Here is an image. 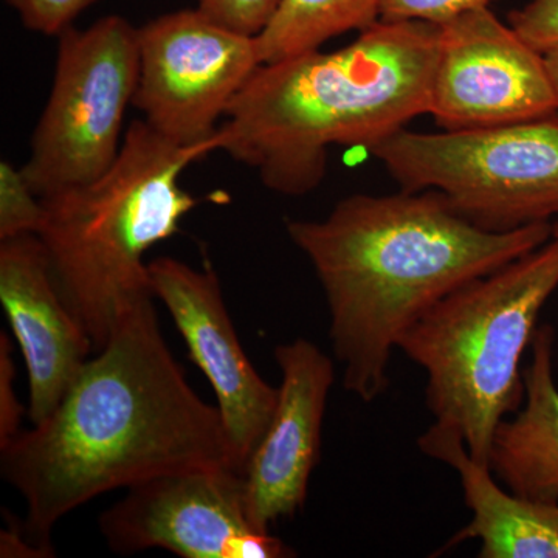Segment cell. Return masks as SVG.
I'll use <instances>...</instances> for the list:
<instances>
[{
    "instance_id": "12",
    "label": "cell",
    "mask_w": 558,
    "mask_h": 558,
    "mask_svg": "<svg viewBox=\"0 0 558 558\" xmlns=\"http://www.w3.org/2000/svg\"><path fill=\"white\" fill-rule=\"evenodd\" d=\"M275 360L281 371L277 409L242 472L248 519L264 532L306 502L336 380L332 360L310 340L278 344Z\"/></svg>"
},
{
    "instance_id": "23",
    "label": "cell",
    "mask_w": 558,
    "mask_h": 558,
    "mask_svg": "<svg viewBox=\"0 0 558 558\" xmlns=\"http://www.w3.org/2000/svg\"><path fill=\"white\" fill-rule=\"evenodd\" d=\"M7 519V527L9 531H2V546H0V556L3 558L10 557H51L49 553L40 549L39 546L31 545V543L25 542V539H32L31 537H25L27 534V529H25V523H22V527H20V520L14 519L11 513Z\"/></svg>"
},
{
    "instance_id": "15",
    "label": "cell",
    "mask_w": 558,
    "mask_h": 558,
    "mask_svg": "<svg viewBox=\"0 0 558 558\" xmlns=\"http://www.w3.org/2000/svg\"><path fill=\"white\" fill-rule=\"evenodd\" d=\"M554 340L549 325L532 340L523 369L524 400L512 417L499 422L487 465L513 495L558 502V388L554 379Z\"/></svg>"
},
{
    "instance_id": "17",
    "label": "cell",
    "mask_w": 558,
    "mask_h": 558,
    "mask_svg": "<svg viewBox=\"0 0 558 558\" xmlns=\"http://www.w3.org/2000/svg\"><path fill=\"white\" fill-rule=\"evenodd\" d=\"M44 215V202L32 190L22 167L0 161V241L38 234Z\"/></svg>"
},
{
    "instance_id": "4",
    "label": "cell",
    "mask_w": 558,
    "mask_h": 558,
    "mask_svg": "<svg viewBox=\"0 0 558 558\" xmlns=\"http://www.w3.org/2000/svg\"><path fill=\"white\" fill-rule=\"evenodd\" d=\"M209 153L208 145H178L135 120L106 174L43 199L46 215L36 236L95 352L132 307L154 299L145 255L178 233L199 204L180 179Z\"/></svg>"
},
{
    "instance_id": "18",
    "label": "cell",
    "mask_w": 558,
    "mask_h": 558,
    "mask_svg": "<svg viewBox=\"0 0 558 558\" xmlns=\"http://www.w3.org/2000/svg\"><path fill=\"white\" fill-rule=\"evenodd\" d=\"M98 0H7L20 14L27 31L47 36H60L73 21Z\"/></svg>"
},
{
    "instance_id": "3",
    "label": "cell",
    "mask_w": 558,
    "mask_h": 558,
    "mask_svg": "<svg viewBox=\"0 0 558 558\" xmlns=\"http://www.w3.org/2000/svg\"><path fill=\"white\" fill-rule=\"evenodd\" d=\"M439 25L384 22L333 51L260 64L231 101L213 150L258 172L266 189L304 196L330 146H371L428 113Z\"/></svg>"
},
{
    "instance_id": "10",
    "label": "cell",
    "mask_w": 558,
    "mask_h": 558,
    "mask_svg": "<svg viewBox=\"0 0 558 558\" xmlns=\"http://www.w3.org/2000/svg\"><path fill=\"white\" fill-rule=\"evenodd\" d=\"M558 112L545 54L488 5L439 24L428 113L444 131L478 130Z\"/></svg>"
},
{
    "instance_id": "11",
    "label": "cell",
    "mask_w": 558,
    "mask_h": 558,
    "mask_svg": "<svg viewBox=\"0 0 558 558\" xmlns=\"http://www.w3.org/2000/svg\"><path fill=\"white\" fill-rule=\"evenodd\" d=\"M148 267L154 299L170 312L191 360L211 384L244 472L277 409L278 388L259 376L242 349L211 267L193 269L170 256L153 259Z\"/></svg>"
},
{
    "instance_id": "20",
    "label": "cell",
    "mask_w": 558,
    "mask_h": 558,
    "mask_svg": "<svg viewBox=\"0 0 558 558\" xmlns=\"http://www.w3.org/2000/svg\"><path fill=\"white\" fill-rule=\"evenodd\" d=\"M509 24L539 53L558 47V0H531L509 14Z\"/></svg>"
},
{
    "instance_id": "1",
    "label": "cell",
    "mask_w": 558,
    "mask_h": 558,
    "mask_svg": "<svg viewBox=\"0 0 558 558\" xmlns=\"http://www.w3.org/2000/svg\"><path fill=\"white\" fill-rule=\"evenodd\" d=\"M46 421L0 449L3 480L27 505L25 529L50 532L90 499L170 473L242 472L216 405L196 395L161 333L154 299L132 307Z\"/></svg>"
},
{
    "instance_id": "22",
    "label": "cell",
    "mask_w": 558,
    "mask_h": 558,
    "mask_svg": "<svg viewBox=\"0 0 558 558\" xmlns=\"http://www.w3.org/2000/svg\"><path fill=\"white\" fill-rule=\"evenodd\" d=\"M16 377V366L13 362V344L7 337L5 330L0 332V449L9 446L11 440L22 432L24 407L17 400L13 381Z\"/></svg>"
},
{
    "instance_id": "13",
    "label": "cell",
    "mask_w": 558,
    "mask_h": 558,
    "mask_svg": "<svg viewBox=\"0 0 558 558\" xmlns=\"http://www.w3.org/2000/svg\"><path fill=\"white\" fill-rule=\"evenodd\" d=\"M0 303L27 366V416L38 425L60 405L94 343L58 292L36 234L0 241Z\"/></svg>"
},
{
    "instance_id": "8",
    "label": "cell",
    "mask_w": 558,
    "mask_h": 558,
    "mask_svg": "<svg viewBox=\"0 0 558 558\" xmlns=\"http://www.w3.org/2000/svg\"><path fill=\"white\" fill-rule=\"evenodd\" d=\"M138 46L132 106L161 137L213 150L231 101L263 64L256 36L230 31L199 9L180 10L140 27Z\"/></svg>"
},
{
    "instance_id": "5",
    "label": "cell",
    "mask_w": 558,
    "mask_h": 558,
    "mask_svg": "<svg viewBox=\"0 0 558 558\" xmlns=\"http://www.w3.org/2000/svg\"><path fill=\"white\" fill-rule=\"evenodd\" d=\"M558 289V238L438 301L399 341L427 374L433 427L487 465L499 422L524 400L521 359Z\"/></svg>"
},
{
    "instance_id": "9",
    "label": "cell",
    "mask_w": 558,
    "mask_h": 558,
    "mask_svg": "<svg viewBox=\"0 0 558 558\" xmlns=\"http://www.w3.org/2000/svg\"><path fill=\"white\" fill-rule=\"evenodd\" d=\"M100 531L123 556L154 548L182 558L295 556L250 521L244 475L230 468L185 470L128 488L101 513Z\"/></svg>"
},
{
    "instance_id": "2",
    "label": "cell",
    "mask_w": 558,
    "mask_h": 558,
    "mask_svg": "<svg viewBox=\"0 0 558 558\" xmlns=\"http://www.w3.org/2000/svg\"><path fill=\"white\" fill-rule=\"evenodd\" d=\"M329 310L347 391L371 403L387 391L392 352L438 301L553 238L549 222L488 231L438 191L354 194L322 220H289Z\"/></svg>"
},
{
    "instance_id": "25",
    "label": "cell",
    "mask_w": 558,
    "mask_h": 558,
    "mask_svg": "<svg viewBox=\"0 0 558 558\" xmlns=\"http://www.w3.org/2000/svg\"><path fill=\"white\" fill-rule=\"evenodd\" d=\"M553 236L558 238V223H556V226H553Z\"/></svg>"
},
{
    "instance_id": "21",
    "label": "cell",
    "mask_w": 558,
    "mask_h": 558,
    "mask_svg": "<svg viewBox=\"0 0 558 558\" xmlns=\"http://www.w3.org/2000/svg\"><path fill=\"white\" fill-rule=\"evenodd\" d=\"M483 5H488V0H380V21H424L439 25Z\"/></svg>"
},
{
    "instance_id": "24",
    "label": "cell",
    "mask_w": 558,
    "mask_h": 558,
    "mask_svg": "<svg viewBox=\"0 0 558 558\" xmlns=\"http://www.w3.org/2000/svg\"><path fill=\"white\" fill-rule=\"evenodd\" d=\"M545 62L548 68L550 83H553L554 92H556L557 106H558V47L546 51Z\"/></svg>"
},
{
    "instance_id": "7",
    "label": "cell",
    "mask_w": 558,
    "mask_h": 558,
    "mask_svg": "<svg viewBox=\"0 0 558 558\" xmlns=\"http://www.w3.org/2000/svg\"><path fill=\"white\" fill-rule=\"evenodd\" d=\"M140 76L138 28L124 17L58 36L53 84L22 171L40 197L89 185L123 145L126 110Z\"/></svg>"
},
{
    "instance_id": "19",
    "label": "cell",
    "mask_w": 558,
    "mask_h": 558,
    "mask_svg": "<svg viewBox=\"0 0 558 558\" xmlns=\"http://www.w3.org/2000/svg\"><path fill=\"white\" fill-rule=\"evenodd\" d=\"M281 0H199L197 9L230 31L258 36L277 13Z\"/></svg>"
},
{
    "instance_id": "16",
    "label": "cell",
    "mask_w": 558,
    "mask_h": 558,
    "mask_svg": "<svg viewBox=\"0 0 558 558\" xmlns=\"http://www.w3.org/2000/svg\"><path fill=\"white\" fill-rule=\"evenodd\" d=\"M380 21V0H281L256 36L260 62L289 60L319 50L329 39L363 32Z\"/></svg>"
},
{
    "instance_id": "14",
    "label": "cell",
    "mask_w": 558,
    "mask_h": 558,
    "mask_svg": "<svg viewBox=\"0 0 558 558\" xmlns=\"http://www.w3.org/2000/svg\"><path fill=\"white\" fill-rule=\"evenodd\" d=\"M417 446L422 453L457 470L465 506L472 510V521L444 549L478 539L481 558H558V502L505 490L488 465L470 457L458 436L433 425Z\"/></svg>"
},
{
    "instance_id": "6",
    "label": "cell",
    "mask_w": 558,
    "mask_h": 558,
    "mask_svg": "<svg viewBox=\"0 0 558 558\" xmlns=\"http://www.w3.org/2000/svg\"><path fill=\"white\" fill-rule=\"evenodd\" d=\"M368 150L403 191H438L481 229L517 230L558 216V112L439 134L403 128Z\"/></svg>"
}]
</instances>
